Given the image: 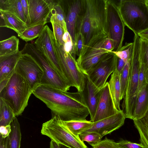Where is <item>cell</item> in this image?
Wrapping results in <instances>:
<instances>
[{
    "label": "cell",
    "mask_w": 148,
    "mask_h": 148,
    "mask_svg": "<svg viewBox=\"0 0 148 148\" xmlns=\"http://www.w3.org/2000/svg\"><path fill=\"white\" fill-rule=\"evenodd\" d=\"M148 110V84H147L139 92L133 114V120L143 117Z\"/></svg>",
    "instance_id": "obj_21"
},
{
    "label": "cell",
    "mask_w": 148,
    "mask_h": 148,
    "mask_svg": "<svg viewBox=\"0 0 148 148\" xmlns=\"http://www.w3.org/2000/svg\"><path fill=\"white\" fill-rule=\"evenodd\" d=\"M105 24L106 0H84L76 26V33L84 36V45L93 36L106 34Z\"/></svg>",
    "instance_id": "obj_2"
},
{
    "label": "cell",
    "mask_w": 148,
    "mask_h": 148,
    "mask_svg": "<svg viewBox=\"0 0 148 148\" xmlns=\"http://www.w3.org/2000/svg\"><path fill=\"white\" fill-rule=\"evenodd\" d=\"M0 10L13 14L26 24V19L21 0H0Z\"/></svg>",
    "instance_id": "obj_23"
},
{
    "label": "cell",
    "mask_w": 148,
    "mask_h": 148,
    "mask_svg": "<svg viewBox=\"0 0 148 148\" xmlns=\"http://www.w3.org/2000/svg\"><path fill=\"white\" fill-rule=\"evenodd\" d=\"M54 36L53 32L46 25L34 44L43 53L51 66L66 82L55 50L53 41Z\"/></svg>",
    "instance_id": "obj_13"
},
{
    "label": "cell",
    "mask_w": 148,
    "mask_h": 148,
    "mask_svg": "<svg viewBox=\"0 0 148 148\" xmlns=\"http://www.w3.org/2000/svg\"><path fill=\"white\" fill-rule=\"evenodd\" d=\"M11 132V125L5 126H0V136L3 138H5L10 135Z\"/></svg>",
    "instance_id": "obj_39"
},
{
    "label": "cell",
    "mask_w": 148,
    "mask_h": 148,
    "mask_svg": "<svg viewBox=\"0 0 148 148\" xmlns=\"http://www.w3.org/2000/svg\"><path fill=\"white\" fill-rule=\"evenodd\" d=\"M9 136L3 138L0 136V148H9Z\"/></svg>",
    "instance_id": "obj_42"
},
{
    "label": "cell",
    "mask_w": 148,
    "mask_h": 148,
    "mask_svg": "<svg viewBox=\"0 0 148 148\" xmlns=\"http://www.w3.org/2000/svg\"><path fill=\"white\" fill-rule=\"evenodd\" d=\"M119 112L115 106L110 92L108 83L106 82L101 88L100 97L92 122L109 117Z\"/></svg>",
    "instance_id": "obj_17"
},
{
    "label": "cell",
    "mask_w": 148,
    "mask_h": 148,
    "mask_svg": "<svg viewBox=\"0 0 148 148\" xmlns=\"http://www.w3.org/2000/svg\"><path fill=\"white\" fill-rule=\"evenodd\" d=\"M33 92L26 80L15 72L0 91V97L9 104L17 116L23 112Z\"/></svg>",
    "instance_id": "obj_3"
},
{
    "label": "cell",
    "mask_w": 148,
    "mask_h": 148,
    "mask_svg": "<svg viewBox=\"0 0 148 148\" xmlns=\"http://www.w3.org/2000/svg\"><path fill=\"white\" fill-rule=\"evenodd\" d=\"M92 148H122L118 143L106 137L105 139L99 142L90 145Z\"/></svg>",
    "instance_id": "obj_37"
},
{
    "label": "cell",
    "mask_w": 148,
    "mask_h": 148,
    "mask_svg": "<svg viewBox=\"0 0 148 148\" xmlns=\"http://www.w3.org/2000/svg\"><path fill=\"white\" fill-rule=\"evenodd\" d=\"M84 45V40L83 36L80 32H77L75 34V40L73 45L71 54L75 58V55L79 56Z\"/></svg>",
    "instance_id": "obj_34"
},
{
    "label": "cell",
    "mask_w": 148,
    "mask_h": 148,
    "mask_svg": "<svg viewBox=\"0 0 148 148\" xmlns=\"http://www.w3.org/2000/svg\"><path fill=\"white\" fill-rule=\"evenodd\" d=\"M133 46V42L126 43L125 45L122 46L118 51H111L114 53L118 57L123 60L126 63L129 60L132 58Z\"/></svg>",
    "instance_id": "obj_33"
},
{
    "label": "cell",
    "mask_w": 148,
    "mask_h": 148,
    "mask_svg": "<svg viewBox=\"0 0 148 148\" xmlns=\"http://www.w3.org/2000/svg\"><path fill=\"white\" fill-rule=\"evenodd\" d=\"M50 148H60L59 145L52 140H51L50 143Z\"/></svg>",
    "instance_id": "obj_45"
},
{
    "label": "cell",
    "mask_w": 148,
    "mask_h": 148,
    "mask_svg": "<svg viewBox=\"0 0 148 148\" xmlns=\"http://www.w3.org/2000/svg\"><path fill=\"white\" fill-rule=\"evenodd\" d=\"M85 75V86L82 92L86 104L88 109L90 121L92 122L100 97L101 89L97 88Z\"/></svg>",
    "instance_id": "obj_18"
},
{
    "label": "cell",
    "mask_w": 148,
    "mask_h": 148,
    "mask_svg": "<svg viewBox=\"0 0 148 148\" xmlns=\"http://www.w3.org/2000/svg\"><path fill=\"white\" fill-rule=\"evenodd\" d=\"M50 20L62 27L65 32H67L64 12L58 0H54L51 11Z\"/></svg>",
    "instance_id": "obj_29"
},
{
    "label": "cell",
    "mask_w": 148,
    "mask_h": 148,
    "mask_svg": "<svg viewBox=\"0 0 148 148\" xmlns=\"http://www.w3.org/2000/svg\"><path fill=\"white\" fill-rule=\"evenodd\" d=\"M32 94L63 121L86 120L90 114L82 92H69L41 85Z\"/></svg>",
    "instance_id": "obj_1"
},
{
    "label": "cell",
    "mask_w": 148,
    "mask_h": 148,
    "mask_svg": "<svg viewBox=\"0 0 148 148\" xmlns=\"http://www.w3.org/2000/svg\"><path fill=\"white\" fill-rule=\"evenodd\" d=\"M10 125L11 132L9 136V148H20L21 134L20 125L16 116Z\"/></svg>",
    "instance_id": "obj_28"
},
{
    "label": "cell",
    "mask_w": 148,
    "mask_h": 148,
    "mask_svg": "<svg viewBox=\"0 0 148 148\" xmlns=\"http://www.w3.org/2000/svg\"><path fill=\"white\" fill-rule=\"evenodd\" d=\"M15 71L26 80L33 91L41 85L44 74L43 70L39 63L31 55L22 54Z\"/></svg>",
    "instance_id": "obj_11"
},
{
    "label": "cell",
    "mask_w": 148,
    "mask_h": 148,
    "mask_svg": "<svg viewBox=\"0 0 148 148\" xmlns=\"http://www.w3.org/2000/svg\"><path fill=\"white\" fill-rule=\"evenodd\" d=\"M125 26L117 2L106 0V32L113 42L114 49L113 51H118L122 47Z\"/></svg>",
    "instance_id": "obj_9"
},
{
    "label": "cell",
    "mask_w": 148,
    "mask_h": 148,
    "mask_svg": "<svg viewBox=\"0 0 148 148\" xmlns=\"http://www.w3.org/2000/svg\"><path fill=\"white\" fill-rule=\"evenodd\" d=\"M117 3L125 25L135 34L148 29L146 0H121Z\"/></svg>",
    "instance_id": "obj_5"
},
{
    "label": "cell",
    "mask_w": 148,
    "mask_h": 148,
    "mask_svg": "<svg viewBox=\"0 0 148 148\" xmlns=\"http://www.w3.org/2000/svg\"><path fill=\"white\" fill-rule=\"evenodd\" d=\"M138 35L140 38L148 41V29L139 33Z\"/></svg>",
    "instance_id": "obj_44"
},
{
    "label": "cell",
    "mask_w": 148,
    "mask_h": 148,
    "mask_svg": "<svg viewBox=\"0 0 148 148\" xmlns=\"http://www.w3.org/2000/svg\"><path fill=\"white\" fill-rule=\"evenodd\" d=\"M126 63L123 60L118 57L116 69L120 74Z\"/></svg>",
    "instance_id": "obj_43"
},
{
    "label": "cell",
    "mask_w": 148,
    "mask_h": 148,
    "mask_svg": "<svg viewBox=\"0 0 148 148\" xmlns=\"http://www.w3.org/2000/svg\"><path fill=\"white\" fill-rule=\"evenodd\" d=\"M103 46L104 49L109 52L113 51L114 49L113 42L108 37L104 42Z\"/></svg>",
    "instance_id": "obj_40"
},
{
    "label": "cell",
    "mask_w": 148,
    "mask_h": 148,
    "mask_svg": "<svg viewBox=\"0 0 148 148\" xmlns=\"http://www.w3.org/2000/svg\"><path fill=\"white\" fill-rule=\"evenodd\" d=\"M53 31L55 40L60 44L64 46V43L63 40V37L65 31L63 28L59 25L50 20Z\"/></svg>",
    "instance_id": "obj_36"
},
{
    "label": "cell",
    "mask_w": 148,
    "mask_h": 148,
    "mask_svg": "<svg viewBox=\"0 0 148 148\" xmlns=\"http://www.w3.org/2000/svg\"><path fill=\"white\" fill-rule=\"evenodd\" d=\"M131 59L129 60L126 62L120 74L121 100L123 99L126 92L130 71Z\"/></svg>",
    "instance_id": "obj_32"
},
{
    "label": "cell",
    "mask_w": 148,
    "mask_h": 148,
    "mask_svg": "<svg viewBox=\"0 0 148 148\" xmlns=\"http://www.w3.org/2000/svg\"><path fill=\"white\" fill-rule=\"evenodd\" d=\"M45 24H41L27 28L19 37L27 42L38 37L42 31Z\"/></svg>",
    "instance_id": "obj_30"
},
{
    "label": "cell",
    "mask_w": 148,
    "mask_h": 148,
    "mask_svg": "<svg viewBox=\"0 0 148 148\" xmlns=\"http://www.w3.org/2000/svg\"><path fill=\"white\" fill-rule=\"evenodd\" d=\"M32 56L42 68L44 74L41 85L67 91L70 87L51 66L43 53L37 48L34 43H27L21 51Z\"/></svg>",
    "instance_id": "obj_8"
},
{
    "label": "cell",
    "mask_w": 148,
    "mask_h": 148,
    "mask_svg": "<svg viewBox=\"0 0 148 148\" xmlns=\"http://www.w3.org/2000/svg\"><path fill=\"white\" fill-rule=\"evenodd\" d=\"M146 3L148 8V0H146Z\"/></svg>",
    "instance_id": "obj_47"
},
{
    "label": "cell",
    "mask_w": 148,
    "mask_h": 148,
    "mask_svg": "<svg viewBox=\"0 0 148 148\" xmlns=\"http://www.w3.org/2000/svg\"><path fill=\"white\" fill-rule=\"evenodd\" d=\"M41 133L59 145L70 148H88L79 136L71 133L55 115L52 116L51 119L42 124Z\"/></svg>",
    "instance_id": "obj_7"
},
{
    "label": "cell",
    "mask_w": 148,
    "mask_h": 148,
    "mask_svg": "<svg viewBox=\"0 0 148 148\" xmlns=\"http://www.w3.org/2000/svg\"><path fill=\"white\" fill-rule=\"evenodd\" d=\"M59 145L60 148H70L62 145Z\"/></svg>",
    "instance_id": "obj_46"
},
{
    "label": "cell",
    "mask_w": 148,
    "mask_h": 148,
    "mask_svg": "<svg viewBox=\"0 0 148 148\" xmlns=\"http://www.w3.org/2000/svg\"><path fill=\"white\" fill-rule=\"evenodd\" d=\"M118 57L112 51L105 54L88 71L87 75L99 88H102L110 75L116 69Z\"/></svg>",
    "instance_id": "obj_12"
},
{
    "label": "cell",
    "mask_w": 148,
    "mask_h": 148,
    "mask_svg": "<svg viewBox=\"0 0 148 148\" xmlns=\"http://www.w3.org/2000/svg\"><path fill=\"white\" fill-rule=\"evenodd\" d=\"M103 33L93 36L84 46L82 52L76 60L81 71L85 75L106 53L109 52L104 49V43L108 37Z\"/></svg>",
    "instance_id": "obj_10"
},
{
    "label": "cell",
    "mask_w": 148,
    "mask_h": 148,
    "mask_svg": "<svg viewBox=\"0 0 148 148\" xmlns=\"http://www.w3.org/2000/svg\"><path fill=\"white\" fill-rule=\"evenodd\" d=\"M110 92L116 109L119 111L121 110L120 108L121 85L120 74L116 69L111 74L108 82Z\"/></svg>",
    "instance_id": "obj_22"
},
{
    "label": "cell",
    "mask_w": 148,
    "mask_h": 148,
    "mask_svg": "<svg viewBox=\"0 0 148 148\" xmlns=\"http://www.w3.org/2000/svg\"><path fill=\"white\" fill-rule=\"evenodd\" d=\"M22 54L19 51L12 54L0 56V82L15 72V67Z\"/></svg>",
    "instance_id": "obj_20"
},
{
    "label": "cell",
    "mask_w": 148,
    "mask_h": 148,
    "mask_svg": "<svg viewBox=\"0 0 148 148\" xmlns=\"http://www.w3.org/2000/svg\"><path fill=\"white\" fill-rule=\"evenodd\" d=\"M133 121L139 134L140 143L148 148V110L142 118Z\"/></svg>",
    "instance_id": "obj_26"
},
{
    "label": "cell",
    "mask_w": 148,
    "mask_h": 148,
    "mask_svg": "<svg viewBox=\"0 0 148 148\" xmlns=\"http://www.w3.org/2000/svg\"><path fill=\"white\" fill-rule=\"evenodd\" d=\"M139 61L145 64V80L148 84V41L141 38Z\"/></svg>",
    "instance_id": "obj_31"
},
{
    "label": "cell",
    "mask_w": 148,
    "mask_h": 148,
    "mask_svg": "<svg viewBox=\"0 0 148 148\" xmlns=\"http://www.w3.org/2000/svg\"><path fill=\"white\" fill-rule=\"evenodd\" d=\"M19 40L13 36L0 42V56L15 53L19 51Z\"/></svg>",
    "instance_id": "obj_25"
},
{
    "label": "cell",
    "mask_w": 148,
    "mask_h": 148,
    "mask_svg": "<svg viewBox=\"0 0 148 148\" xmlns=\"http://www.w3.org/2000/svg\"><path fill=\"white\" fill-rule=\"evenodd\" d=\"M62 122L67 128L73 134L79 136L92 126L93 122L86 120L82 121H71Z\"/></svg>",
    "instance_id": "obj_24"
},
{
    "label": "cell",
    "mask_w": 148,
    "mask_h": 148,
    "mask_svg": "<svg viewBox=\"0 0 148 148\" xmlns=\"http://www.w3.org/2000/svg\"><path fill=\"white\" fill-rule=\"evenodd\" d=\"M64 12L66 29L73 45L75 40L77 23L82 10L84 0H58Z\"/></svg>",
    "instance_id": "obj_15"
},
{
    "label": "cell",
    "mask_w": 148,
    "mask_h": 148,
    "mask_svg": "<svg viewBox=\"0 0 148 148\" xmlns=\"http://www.w3.org/2000/svg\"><path fill=\"white\" fill-rule=\"evenodd\" d=\"M25 18L26 24L27 25L28 19L29 8L27 0H21Z\"/></svg>",
    "instance_id": "obj_41"
},
{
    "label": "cell",
    "mask_w": 148,
    "mask_h": 148,
    "mask_svg": "<svg viewBox=\"0 0 148 148\" xmlns=\"http://www.w3.org/2000/svg\"><path fill=\"white\" fill-rule=\"evenodd\" d=\"M79 137L81 141L87 142L90 145L99 142L102 138L99 134L92 132H84L79 135Z\"/></svg>",
    "instance_id": "obj_35"
},
{
    "label": "cell",
    "mask_w": 148,
    "mask_h": 148,
    "mask_svg": "<svg viewBox=\"0 0 148 148\" xmlns=\"http://www.w3.org/2000/svg\"><path fill=\"white\" fill-rule=\"evenodd\" d=\"M57 57L65 77L70 87L75 88L77 91L82 92L85 86V75L79 67L75 58L65 51L63 45L55 39H53Z\"/></svg>",
    "instance_id": "obj_6"
},
{
    "label": "cell",
    "mask_w": 148,
    "mask_h": 148,
    "mask_svg": "<svg viewBox=\"0 0 148 148\" xmlns=\"http://www.w3.org/2000/svg\"><path fill=\"white\" fill-rule=\"evenodd\" d=\"M1 27H6L15 31L19 37L28 28L26 24L13 14L0 10Z\"/></svg>",
    "instance_id": "obj_19"
},
{
    "label": "cell",
    "mask_w": 148,
    "mask_h": 148,
    "mask_svg": "<svg viewBox=\"0 0 148 148\" xmlns=\"http://www.w3.org/2000/svg\"><path fill=\"white\" fill-rule=\"evenodd\" d=\"M16 117L10 106L3 98L0 97V126L10 125Z\"/></svg>",
    "instance_id": "obj_27"
},
{
    "label": "cell",
    "mask_w": 148,
    "mask_h": 148,
    "mask_svg": "<svg viewBox=\"0 0 148 148\" xmlns=\"http://www.w3.org/2000/svg\"><path fill=\"white\" fill-rule=\"evenodd\" d=\"M118 143L122 148H145L141 143H137L125 140H121Z\"/></svg>",
    "instance_id": "obj_38"
},
{
    "label": "cell",
    "mask_w": 148,
    "mask_h": 148,
    "mask_svg": "<svg viewBox=\"0 0 148 148\" xmlns=\"http://www.w3.org/2000/svg\"><path fill=\"white\" fill-rule=\"evenodd\" d=\"M133 52L131 59L128 82L125 96L122 104V110L126 118L132 119L139 93V53L140 38L135 34Z\"/></svg>",
    "instance_id": "obj_4"
},
{
    "label": "cell",
    "mask_w": 148,
    "mask_h": 148,
    "mask_svg": "<svg viewBox=\"0 0 148 148\" xmlns=\"http://www.w3.org/2000/svg\"><path fill=\"white\" fill-rule=\"evenodd\" d=\"M125 118V115L121 110L112 116L93 122L91 127L84 132L97 133L102 137L121 127L124 123Z\"/></svg>",
    "instance_id": "obj_16"
},
{
    "label": "cell",
    "mask_w": 148,
    "mask_h": 148,
    "mask_svg": "<svg viewBox=\"0 0 148 148\" xmlns=\"http://www.w3.org/2000/svg\"><path fill=\"white\" fill-rule=\"evenodd\" d=\"M29 14L28 27L50 22L53 0H27Z\"/></svg>",
    "instance_id": "obj_14"
}]
</instances>
